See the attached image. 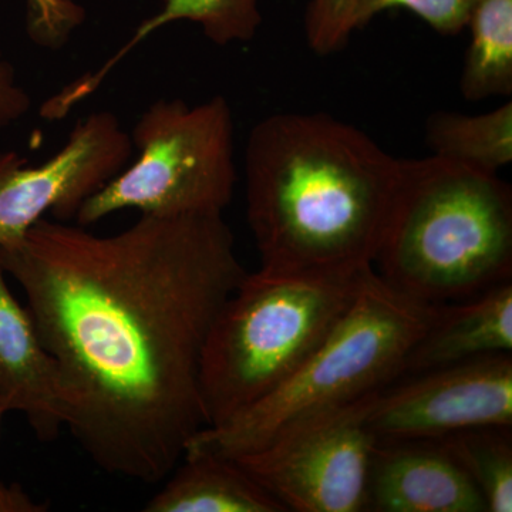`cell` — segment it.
<instances>
[{
    "label": "cell",
    "mask_w": 512,
    "mask_h": 512,
    "mask_svg": "<svg viewBox=\"0 0 512 512\" xmlns=\"http://www.w3.org/2000/svg\"><path fill=\"white\" fill-rule=\"evenodd\" d=\"M0 265L66 383V427L106 473L170 476L204 429L202 350L248 274L224 215H147L117 234L45 218Z\"/></svg>",
    "instance_id": "6da1fadb"
},
{
    "label": "cell",
    "mask_w": 512,
    "mask_h": 512,
    "mask_svg": "<svg viewBox=\"0 0 512 512\" xmlns=\"http://www.w3.org/2000/svg\"><path fill=\"white\" fill-rule=\"evenodd\" d=\"M244 165L261 271L349 279L373 268L400 158L328 113H278L252 128Z\"/></svg>",
    "instance_id": "7a4b0ae2"
},
{
    "label": "cell",
    "mask_w": 512,
    "mask_h": 512,
    "mask_svg": "<svg viewBox=\"0 0 512 512\" xmlns=\"http://www.w3.org/2000/svg\"><path fill=\"white\" fill-rule=\"evenodd\" d=\"M373 268L397 292L431 305L511 281V185L433 156L400 160Z\"/></svg>",
    "instance_id": "3957f363"
},
{
    "label": "cell",
    "mask_w": 512,
    "mask_h": 512,
    "mask_svg": "<svg viewBox=\"0 0 512 512\" xmlns=\"http://www.w3.org/2000/svg\"><path fill=\"white\" fill-rule=\"evenodd\" d=\"M439 305L409 298L387 285L375 268L367 269L348 311L302 365L264 399L195 433L184 454L242 456L293 421L396 382Z\"/></svg>",
    "instance_id": "277c9868"
},
{
    "label": "cell",
    "mask_w": 512,
    "mask_h": 512,
    "mask_svg": "<svg viewBox=\"0 0 512 512\" xmlns=\"http://www.w3.org/2000/svg\"><path fill=\"white\" fill-rule=\"evenodd\" d=\"M362 275L325 279L261 269L245 275L202 350L205 427L224 423L284 383L348 311Z\"/></svg>",
    "instance_id": "5b68a950"
},
{
    "label": "cell",
    "mask_w": 512,
    "mask_h": 512,
    "mask_svg": "<svg viewBox=\"0 0 512 512\" xmlns=\"http://www.w3.org/2000/svg\"><path fill=\"white\" fill-rule=\"evenodd\" d=\"M130 137L137 160L84 202L79 225L124 210L167 217L224 214L238 180L234 117L224 96L197 106L158 100Z\"/></svg>",
    "instance_id": "8992f818"
},
{
    "label": "cell",
    "mask_w": 512,
    "mask_h": 512,
    "mask_svg": "<svg viewBox=\"0 0 512 512\" xmlns=\"http://www.w3.org/2000/svg\"><path fill=\"white\" fill-rule=\"evenodd\" d=\"M377 392L293 421L232 460L286 512L366 511L377 447L367 417Z\"/></svg>",
    "instance_id": "52a82bcc"
},
{
    "label": "cell",
    "mask_w": 512,
    "mask_h": 512,
    "mask_svg": "<svg viewBox=\"0 0 512 512\" xmlns=\"http://www.w3.org/2000/svg\"><path fill=\"white\" fill-rule=\"evenodd\" d=\"M133 151L119 117L99 111L80 120L45 163L0 153V247L25 237L47 212L57 221L76 218L84 202L126 168Z\"/></svg>",
    "instance_id": "ba28073f"
},
{
    "label": "cell",
    "mask_w": 512,
    "mask_h": 512,
    "mask_svg": "<svg viewBox=\"0 0 512 512\" xmlns=\"http://www.w3.org/2000/svg\"><path fill=\"white\" fill-rule=\"evenodd\" d=\"M377 443L440 440L477 427H512V356L498 353L404 377L370 407Z\"/></svg>",
    "instance_id": "9c48e42d"
},
{
    "label": "cell",
    "mask_w": 512,
    "mask_h": 512,
    "mask_svg": "<svg viewBox=\"0 0 512 512\" xmlns=\"http://www.w3.org/2000/svg\"><path fill=\"white\" fill-rule=\"evenodd\" d=\"M366 511L487 512L483 495L439 440L377 443Z\"/></svg>",
    "instance_id": "30bf717a"
},
{
    "label": "cell",
    "mask_w": 512,
    "mask_h": 512,
    "mask_svg": "<svg viewBox=\"0 0 512 512\" xmlns=\"http://www.w3.org/2000/svg\"><path fill=\"white\" fill-rule=\"evenodd\" d=\"M6 276L0 265V407L5 413L25 414L37 439L53 440L69 416L66 383Z\"/></svg>",
    "instance_id": "8fae6325"
},
{
    "label": "cell",
    "mask_w": 512,
    "mask_h": 512,
    "mask_svg": "<svg viewBox=\"0 0 512 512\" xmlns=\"http://www.w3.org/2000/svg\"><path fill=\"white\" fill-rule=\"evenodd\" d=\"M512 352V281L456 303L436 318L404 360L400 379L498 353Z\"/></svg>",
    "instance_id": "7c38bea8"
},
{
    "label": "cell",
    "mask_w": 512,
    "mask_h": 512,
    "mask_svg": "<svg viewBox=\"0 0 512 512\" xmlns=\"http://www.w3.org/2000/svg\"><path fill=\"white\" fill-rule=\"evenodd\" d=\"M181 20L200 25L205 37L217 46L251 42L262 25L258 0H164L160 12L153 18L144 20L131 39L111 57L109 62L101 66L96 73H87L47 100L43 104L47 116L53 120L63 119L72 107L96 92L107 74L134 47L157 30Z\"/></svg>",
    "instance_id": "4fadbf2b"
},
{
    "label": "cell",
    "mask_w": 512,
    "mask_h": 512,
    "mask_svg": "<svg viewBox=\"0 0 512 512\" xmlns=\"http://www.w3.org/2000/svg\"><path fill=\"white\" fill-rule=\"evenodd\" d=\"M183 460L144 511L286 512L232 458L190 453Z\"/></svg>",
    "instance_id": "5bb4252c"
},
{
    "label": "cell",
    "mask_w": 512,
    "mask_h": 512,
    "mask_svg": "<svg viewBox=\"0 0 512 512\" xmlns=\"http://www.w3.org/2000/svg\"><path fill=\"white\" fill-rule=\"evenodd\" d=\"M430 156L498 174L512 163V101L483 114L436 111L426 121Z\"/></svg>",
    "instance_id": "9a60e30c"
},
{
    "label": "cell",
    "mask_w": 512,
    "mask_h": 512,
    "mask_svg": "<svg viewBox=\"0 0 512 512\" xmlns=\"http://www.w3.org/2000/svg\"><path fill=\"white\" fill-rule=\"evenodd\" d=\"M470 45L460 76L468 101L512 96V0H478L468 19Z\"/></svg>",
    "instance_id": "2e32d148"
},
{
    "label": "cell",
    "mask_w": 512,
    "mask_h": 512,
    "mask_svg": "<svg viewBox=\"0 0 512 512\" xmlns=\"http://www.w3.org/2000/svg\"><path fill=\"white\" fill-rule=\"evenodd\" d=\"M439 441L476 484L487 512L512 511L511 427H477Z\"/></svg>",
    "instance_id": "e0dca14e"
},
{
    "label": "cell",
    "mask_w": 512,
    "mask_h": 512,
    "mask_svg": "<svg viewBox=\"0 0 512 512\" xmlns=\"http://www.w3.org/2000/svg\"><path fill=\"white\" fill-rule=\"evenodd\" d=\"M478 0H357L353 29L365 28L370 20L389 9H407L419 16L434 32L457 36L467 29L468 19Z\"/></svg>",
    "instance_id": "ac0fdd59"
},
{
    "label": "cell",
    "mask_w": 512,
    "mask_h": 512,
    "mask_svg": "<svg viewBox=\"0 0 512 512\" xmlns=\"http://www.w3.org/2000/svg\"><path fill=\"white\" fill-rule=\"evenodd\" d=\"M357 0H309L305 33L313 53L329 56L348 45Z\"/></svg>",
    "instance_id": "d6986e66"
},
{
    "label": "cell",
    "mask_w": 512,
    "mask_h": 512,
    "mask_svg": "<svg viewBox=\"0 0 512 512\" xmlns=\"http://www.w3.org/2000/svg\"><path fill=\"white\" fill-rule=\"evenodd\" d=\"M28 32L46 49H60L83 25L86 12L74 0H26Z\"/></svg>",
    "instance_id": "ffe728a7"
},
{
    "label": "cell",
    "mask_w": 512,
    "mask_h": 512,
    "mask_svg": "<svg viewBox=\"0 0 512 512\" xmlns=\"http://www.w3.org/2000/svg\"><path fill=\"white\" fill-rule=\"evenodd\" d=\"M30 107L29 94L16 83L15 70L0 52V130L22 119Z\"/></svg>",
    "instance_id": "44dd1931"
},
{
    "label": "cell",
    "mask_w": 512,
    "mask_h": 512,
    "mask_svg": "<svg viewBox=\"0 0 512 512\" xmlns=\"http://www.w3.org/2000/svg\"><path fill=\"white\" fill-rule=\"evenodd\" d=\"M0 407V426L5 416ZM47 511V504L33 501L18 484L6 485L0 481V512H43Z\"/></svg>",
    "instance_id": "7402d4cb"
}]
</instances>
